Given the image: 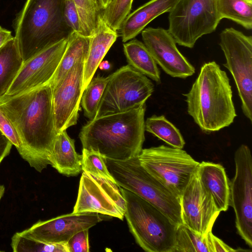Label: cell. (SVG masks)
<instances>
[{"instance_id": "obj_1", "label": "cell", "mask_w": 252, "mask_h": 252, "mask_svg": "<svg viewBox=\"0 0 252 252\" xmlns=\"http://www.w3.org/2000/svg\"><path fill=\"white\" fill-rule=\"evenodd\" d=\"M50 83L0 98V109L18 132L28 154V163L41 172L51 165L57 135Z\"/></svg>"}, {"instance_id": "obj_2", "label": "cell", "mask_w": 252, "mask_h": 252, "mask_svg": "<svg viewBox=\"0 0 252 252\" xmlns=\"http://www.w3.org/2000/svg\"><path fill=\"white\" fill-rule=\"evenodd\" d=\"M145 104L128 111L97 116L81 128L83 149L106 158L125 160L138 157L145 141Z\"/></svg>"}, {"instance_id": "obj_3", "label": "cell", "mask_w": 252, "mask_h": 252, "mask_svg": "<svg viewBox=\"0 0 252 252\" xmlns=\"http://www.w3.org/2000/svg\"><path fill=\"white\" fill-rule=\"evenodd\" d=\"M187 111L203 132L229 126L237 116L226 72L214 61L205 63L187 94Z\"/></svg>"}, {"instance_id": "obj_4", "label": "cell", "mask_w": 252, "mask_h": 252, "mask_svg": "<svg viewBox=\"0 0 252 252\" xmlns=\"http://www.w3.org/2000/svg\"><path fill=\"white\" fill-rule=\"evenodd\" d=\"M65 0H27L13 21L15 38L25 63L73 32L64 16Z\"/></svg>"}, {"instance_id": "obj_5", "label": "cell", "mask_w": 252, "mask_h": 252, "mask_svg": "<svg viewBox=\"0 0 252 252\" xmlns=\"http://www.w3.org/2000/svg\"><path fill=\"white\" fill-rule=\"evenodd\" d=\"M125 217L136 243L147 252H173L178 226L157 208L120 187Z\"/></svg>"}, {"instance_id": "obj_6", "label": "cell", "mask_w": 252, "mask_h": 252, "mask_svg": "<svg viewBox=\"0 0 252 252\" xmlns=\"http://www.w3.org/2000/svg\"><path fill=\"white\" fill-rule=\"evenodd\" d=\"M107 168L117 184L145 200L176 225L182 223L180 198L140 164L138 157L125 160L106 158Z\"/></svg>"}, {"instance_id": "obj_7", "label": "cell", "mask_w": 252, "mask_h": 252, "mask_svg": "<svg viewBox=\"0 0 252 252\" xmlns=\"http://www.w3.org/2000/svg\"><path fill=\"white\" fill-rule=\"evenodd\" d=\"M220 21L217 0H177L169 12L167 30L178 45L192 48L199 38L214 32Z\"/></svg>"}, {"instance_id": "obj_8", "label": "cell", "mask_w": 252, "mask_h": 252, "mask_svg": "<svg viewBox=\"0 0 252 252\" xmlns=\"http://www.w3.org/2000/svg\"><path fill=\"white\" fill-rule=\"evenodd\" d=\"M109 76L96 117L139 107L154 91L152 81L129 64Z\"/></svg>"}, {"instance_id": "obj_9", "label": "cell", "mask_w": 252, "mask_h": 252, "mask_svg": "<svg viewBox=\"0 0 252 252\" xmlns=\"http://www.w3.org/2000/svg\"><path fill=\"white\" fill-rule=\"evenodd\" d=\"M138 158L147 172L179 198L199 163L182 149L163 145L142 149Z\"/></svg>"}, {"instance_id": "obj_10", "label": "cell", "mask_w": 252, "mask_h": 252, "mask_svg": "<svg viewBox=\"0 0 252 252\" xmlns=\"http://www.w3.org/2000/svg\"><path fill=\"white\" fill-rule=\"evenodd\" d=\"M220 46L241 101L244 115L252 121V37L233 28L220 34Z\"/></svg>"}, {"instance_id": "obj_11", "label": "cell", "mask_w": 252, "mask_h": 252, "mask_svg": "<svg viewBox=\"0 0 252 252\" xmlns=\"http://www.w3.org/2000/svg\"><path fill=\"white\" fill-rule=\"evenodd\" d=\"M235 175L230 182L229 206L234 209L237 233L252 248V157L241 145L234 154Z\"/></svg>"}, {"instance_id": "obj_12", "label": "cell", "mask_w": 252, "mask_h": 252, "mask_svg": "<svg viewBox=\"0 0 252 252\" xmlns=\"http://www.w3.org/2000/svg\"><path fill=\"white\" fill-rule=\"evenodd\" d=\"M126 209L116 183L83 171L73 213H96L123 220Z\"/></svg>"}, {"instance_id": "obj_13", "label": "cell", "mask_w": 252, "mask_h": 252, "mask_svg": "<svg viewBox=\"0 0 252 252\" xmlns=\"http://www.w3.org/2000/svg\"><path fill=\"white\" fill-rule=\"evenodd\" d=\"M86 59L80 60L54 87L52 100L57 133L76 124L83 85Z\"/></svg>"}, {"instance_id": "obj_14", "label": "cell", "mask_w": 252, "mask_h": 252, "mask_svg": "<svg viewBox=\"0 0 252 252\" xmlns=\"http://www.w3.org/2000/svg\"><path fill=\"white\" fill-rule=\"evenodd\" d=\"M67 43V39H63L24 63L5 95H14L50 83L64 54Z\"/></svg>"}, {"instance_id": "obj_15", "label": "cell", "mask_w": 252, "mask_h": 252, "mask_svg": "<svg viewBox=\"0 0 252 252\" xmlns=\"http://www.w3.org/2000/svg\"><path fill=\"white\" fill-rule=\"evenodd\" d=\"M180 199L182 223L201 235L212 231L220 212L202 186L196 172L192 175Z\"/></svg>"}, {"instance_id": "obj_16", "label": "cell", "mask_w": 252, "mask_h": 252, "mask_svg": "<svg viewBox=\"0 0 252 252\" xmlns=\"http://www.w3.org/2000/svg\"><path fill=\"white\" fill-rule=\"evenodd\" d=\"M144 44L156 63L168 75L185 79L195 73L194 67L179 51L167 30L149 27L141 32Z\"/></svg>"}, {"instance_id": "obj_17", "label": "cell", "mask_w": 252, "mask_h": 252, "mask_svg": "<svg viewBox=\"0 0 252 252\" xmlns=\"http://www.w3.org/2000/svg\"><path fill=\"white\" fill-rule=\"evenodd\" d=\"M104 216L96 213H71L46 220H39L19 233L44 243L67 242L75 233L89 229L103 220Z\"/></svg>"}, {"instance_id": "obj_18", "label": "cell", "mask_w": 252, "mask_h": 252, "mask_svg": "<svg viewBox=\"0 0 252 252\" xmlns=\"http://www.w3.org/2000/svg\"><path fill=\"white\" fill-rule=\"evenodd\" d=\"M196 172L217 209L220 212L227 210L229 206L230 181L224 167L219 163L203 161L199 162Z\"/></svg>"}, {"instance_id": "obj_19", "label": "cell", "mask_w": 252, "mask_h": 252, "mask_svg": "<svg viewBox=\"0 0 252 252\" xmlns=\"http://www.w3.org/2000/svg\"><path fill=\"white\" fill-rule=\"evenodd\" d=\"M177 0H150L132 12L123 21L119 30L123 42L133 39L152 21L169 12Z\"/></svg>"}, {"instance_id": "obj_20", "label": "cell", "mask_w": 252, "mask_h": 252, "mask_svg": "<svg viewBox=\"0 0 252 252\" xmlns=\"http://www.w3.org/2000/svg\"><path fill=\"white\" fill-rule=\"evenodd\" d=\"M117 37V31L109 27L103 21L100 14L96 28L90 36L89 52L84 68L83 92Z\"/></svg>"}, {"instance_id": "obj_21", "label": "cell", "mask_w": 252, "mask_h": 252, "mask_svg": "<svg viewBox=\"0 0 252 252\" xmlns=\"http://www.w3.org/2000/svg\"><path fill=\"white\" fill-rule=\"evenodd\" d=\"M74 144L66 130L57 133L54 143L51 165L66 176H76L82 171V155L76 152Z\"/></svg>"}, {"instance_id": "obj_22", "label": "cell", "mask_w": 252, "mask_h": 252, "mask_svg": "<svg viewBox=\"0 0 252 252\" xmlns=\"http://www.w3.org/2000/svg\"><path fill=\"white\" fill-rule=\"evenodd\" d=\"M128 64L157 84L161 83L160 71L150 51L144 43L132 39L123 45Z\"/></svg>"}, {"instance_id": "obj_23", "label": "cell", "mask_w": 252, "mask_h": 252, "mask_svg": "<svg viewBox=\"0 0 252 252\" xmlns=\"http://www.w3.org/2000/svg\"><path fill=\"white\" fill-rule=\"evenodd\" d=\"M23 63L14 37L0 48V98L6 94Z\"/></svg>"}, {"instance_id": "obj_24", "label": "cell", "mask_w": 252, "mask_h": 252, "mask_svg": "<svg viewBox=\"0 0 252 252\" xmlns=\"http://www.w3.org/2000/svg\"><path fill=\"white\" fill-rule=\"evenodd\" d=\"M90 36L72 32L67 39L66 49L57 69L50 82L53 88L62 79L67 72L78 61L87 59Z\"/></svg>"}, {"instance_id": "obj_25", "label": "cell", "mask_w": 252, "mask_h": 252, "mask_svg": "<svg viewBox=\"0 0 252 252\" xmlns=\"http://www.w3.org/2000/svg\"><path fill=\"white\" fill-rule=\"evenodd\" d=\"M212 232L201 235L182 223L177 227L173 252H213Z\"/></svg>"}, {"instance_id": "obj_26", "label": "cell", "mask_w": 252, "mask_h": 252, "mask_svg": "<svg viewBox=\"0 0 252 252\" xmlns=\"http://www.w3.org/2000/svg\"><path fill=\"white\" fill-rule=\"evenodd\" d=\"M217 8L221 20L228 19L252 30V0H217Z\"/></svg>"}, {"instance_id": "obj_27", "label": "cell", "mask_w": 252, "mask_h": 252, "mask_svg": "<svg viewBox=\"0 0 252 252\" xmlns=\"http://www.w3.org/2000/svg\"><path fill=\"white\" fill-rule=\"evenodd\" d=\"M145 129L171 147L183 149L185 141L180 130L163 115H154L145 121Z\"/></svg>"}, {"instance_id": "obj_28", "label": "cell", "mask_w": 252, "mask_h": 252, "mask_svg": "<svg viewBox=\"0 0 252 252\" xmlns=\"http://www.w3.org/2000/svg\"><path fill=\"white\" fill-rule=\"evenodd\" d=\"M109 78V76L93 78L82 94L80 104L85 116L90 120L96 117L100 100Z\"/></svg>"}, {"instance_id": "obj_29", "label": "cell", "mask_w": 252, "mask_h": 252, "mask_svg": "<svg viewBox=\"0 0 252 252\" xmlns=\"http://www.w3.org/2000/svg\"><path fill=\"white\" fill-rule=\"evenodd\" d=\"M11 246L14 252H69L67 242L44 243L15 233Z\"/></svg>"}, {"instance_id": "obj_30", "label": "cell", "mask_w": 252, "mask_h": 252, "mask_svg": "<svg viewBox=\"0 0 252 252\" xmlns=\"http://www.w3.org/2000/svg\"><path fill=\"white\" fill-rule=\"evenodd\" d=\"M133 0H112L101 11L103 21L111 29L118 31L127 16L130 13Z\"/></svg>"}, {"instance_id": "obj_31", "label": "cell", "mask_w": 252, "mask_h": 252, "mask_svg": "<svg viewBox=\"0 0 252 252\" xmlns=\"http://www.w3.org/2000/svg\"><path fill=\"white\" fill-rule=\"evenodd\" d=\"M77 9L84 35L90 36L96 28L101 10L93 0H72Z\"/></svg>"}, {"instance_id": "obj_32", "label": "cell", "mask_w": 252, "mask_h": 252, "mask_svg": "<svg viewBox=\"0 0 252 252\" xmlns=\"http://www.w3.org/2000/svg\"><path fill=\"white\" fill-rule=\"evenodd\" d=\"M82 155L83 172L116 183L107 168L106 158L99 152L83 149Z\"/></svg>"}, {"instance_id": "obj_33", "label": "cell", "mask_w": 252, "mask_h": 252, "mask_svg": "<svg viewBox=\"0 0 252 252\" xmlns=\"http://www.w3.org/2000/svg\"><path fill=\"white\" fill-rule=\"evenodd\" d=\"M0 130L17 149L22 158L29 161L28 154L23 144L21 138L10 120L0 109Z\"/></svg>"}, {"instance_id": "obj_34", "label": "cell", "mask_w": 252, "mask_h": 252, "mask_svg": "<svg viewBox=\"0 0 252 252\" xmlns=\"http://www.w3.org/2000/svg\"><path fill=\"white\" fill-rule=\"evenodd\" d=\"M64 16L67 25L73 32L84 35L79 15L72 0H65Z\"/></svg>"}, {"instance_id": "obj_35", "label": "cell", "mask_w": 252, "mask_h": 252, "mask_svg": "<svg viewBox=\"0 0 252 252\" xmlns=\"http://www.w3.org/2000/svg\"><path fill=\"white\" fill-rule=\"evenodd\" d=\"M69 252H89V229L82 230L74 234L67 241Z\"/></svg>"}, {"instance_id": "obj_36", "label": "cell", "mask_w": 252, "mask_h": 252, "mask_svg": "<svg viewBox=\"0 0 252 252\" xmlns=\"http://www.w3.org/2000/svg\"><path fill=\"white\" fill-rule=\"evenodd\" d=\"M213 252H235L241 251V250H235L226 244L221 240L215 236L212 232L211 234Z\"/></svg>"}, {"instance_id": "obj_37", "label": "cell", "mask_w": 252, "mask_h": 252, "mask_svg": "<svg viewBox=\"0 0 252 252\" xmlns=\"http://www.w3.org/2000/svg\"><path fill=\"white\" fill-rule=\"evenodd\" d=\"M12 143L0 130V164L8 156L12 146Z\"/></svg>"}, {"instance_id": "obj_38", "label": "cell", "mask_w": 252, "mask_h": 252, "mask_svg": "<svg viewBox=\"0 0 252 252\" xmlns=\"http://www.w3.org/2000/svg\"><path fill=\"white\" fill-rule=\"evenodd\" d=\"M14 37L11 31L0 26V48Z\"/></svg>"}, {"instance_id": "obj_39", "label": "cell", "mask_w": 252, "mask_h": 252, "mask_svg": "<svg viewBox=\"0 0 252 252\" xmlns=\"http://www.w3.org/2000/svg\"><path fill=\"white\" fill-rule=\"evenodd\" d=\"M101 10L104 9L107 5L111 2L112 0H99Z\"/></svg>"}, {"instance_id": "obj_40", "label": "cell", "mask_w": 252, "mask_h": 252, "mask_svg": "<svg viewBox=\"0 0 252 252\" xmlns=\"http://www.w3.org/2000/svg\"><path fill=\"white\" fill-rule=\"evenodd\" d=\"M99 66L102 69H108L109 68L110 65L107 61H105L102 63L101 62Z\"/></svg>"}, {"instance_id": "obj_41", "label": "cell", "mask_w": 252, "mask_h": 252, "mask_svg": "<svg viewBox=\"0 0 252 252\" xmlns=\"http://www.w3.org/2000/svg\"><path fill=\"white\" fill-rule=\"evenodd\" d=\"M5 191V188L3 185H0V200L2 197Z\"/></svg>"}, {"instance_id": "obj_42", "label": "cell", "mask_w": 252, "mask_h": 252, "mask_svg": "<svg viewBox=\"0 0 252 252\" xmlns=\"http://www.w3.org/2000/svg\"><path fill=\"white\" fill-rule=\"evenodd\" d=\"M93 0L98 5V6L99 7V8L101 9L99 0Z\"/></svg>"}, {"instance_id": "obj_43", "label": "cell", "mask_w": 252, "mask_h": 252, "mask_svg": "<svg viewBox=\"0 0 252 252\" xmlns=\"http://www.w3.org/2000/svg\"><path fill=\"white\" fill-rule=\"evenodd\" d=\"M3 252V251H0V252Z\"/></svg>"}, {"instance_id": "obj_44", "label": "cell", "mask_w": 252, "mask_h": 252, "mask_svg": "<svg viewBox=\"0 0 252 252\" xmlns=\"http://www.w3.org/2000/svg\"></svg>"}]
</instances>
